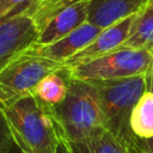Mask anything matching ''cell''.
<instances>
[{
    "instance_id": "obj_1",
    "label": "cell",
    "mask_w": 153,
    "mask_h": 153,
    "mask_svg": "<svg viewBox=\"0 0 153 153\" xmlns=\"http://www.w3.org/2000/svg\"><path fill=\"white\" fill-rule=\"evenodd\" d=\"M0 108L13 141L26 153H59L61 131L51 105L31 93Z\"/></svg>"
},
{
    "instance_id": "obj_2",
    "label": "cell",
    "mask_w": 153,
    "mask_h": 153,
    "mask_svg": "<svg viewBox=\"0 0 153 153\" xmlns=\"http://www.w3.org/2000/svg\"><path fill=\"white\" fill-rule=\"evenodd\" d=\"M88 82L97 91L104 128L130 149L137 141L130 128V116L136 103L146 92L145 75Z\"/></svg>"
},
{
    "instance_id": "obj_3",
    "label": "cell",
    "mask_w": 153,
    "mask_h": 153,
    "mask_svg": "<svg viewBox=\"0 0 153 153\" xmlns=\"http://www.w3.org/2000/svg\"><path fill=\"white\" fill-rule=\"evenodd\" d=\"M53 109L61 135L69 141L81 140L105 129L97 91L88 81L72 78L66 98Z\"/></svg>"
},
{
    "instance_id": "obj_4",
    "label": "cell",
    "mask_w": 153,
    "mask_h": 153,
    "mask_svg": "<svg viewBox=\"0 0 153 153\" xmlns=\"http://www.w3.org/2000/svg\"><path fill=\"white\" fill-rule=\"evenodd\" d=\"M152 61L153 53L149 50L120 47L100 57L68 68L73 79L104 81L145 75Z\"/></svg>"
},
{
    "instance_id": "obj_5",
    "label": "cell",
    "mask_w": 153,
    "mask_h": 153,
    "mask_svg": "<svg viewBox=\"0 0 153 153\" xmlns=\"http://www.w3.org/2000/svg\"><path fill=\"white\" fill-rule=\"evenodd\" d=\"M65 66L61 62L32 54L27 49L0 71V106L31 94L49 73Z\"/></svg>"
},
{
    "instance_id": "obj_6",
    "label": "cell",
    "mask_w": 153,
    "mask_h": 153,
    "mask_svg": "<svg viewBox=\"0 0 153 153\" xmlns=\"http://www.w3.org/2000/svg\"><path fill=\"white\" fill-rule=\"evenodd\" d=\"M38 33V29L29 14L0 19V71L33 45Z\"/></svg>"
},
{
    "instance_id": "obj_7",
    "label": "cell",
    "mask_w": 153,
    "mask_h": 153,
    "mask_svg": "<svg viewBox=\"0 0 153 153\" xmlns=\"http://www.w3.org/2000/svg\"><path fill=\"white\" fill-rule=\"evenodd\" d=\"M100 31V27L90 22H86L59 41L44 45L33 44L27 49V51L65 65L66 61L87 47Z\"/></svg>"
},
{
    "instance_id": "obj_8",
    "label": "cell",
    "mask_w": 153,
    "mask_h": 153,
    "mask_svg": "<svg viewBox=\"0 0 153 153\" xmlns=\"http://www.w3.org/2000/svg\"><path fill=\"white\" fill-rule=\"evenodd\" d=\"M136 14L129 16L122 20L116 22L115 24L102 29V31L96 36V38L82 50H80L78 54H75L73 57H71L68 61L65 62V66L67 67H74L76 65H80L82 62L91 61L93 59L100 57L120 47L126 42L128 38L131 24L134 22Z\"/></svg>"
},
{
    "instance_id": "obj_9",
    "label": "cell",
    "mask_w": 153,
    "mask_h": 153,
    "mask_svg": "<svg viewBox=\"0 0 153 153\" xmlns=\"http://www.w3.org/2000/svg\"><path fill=\"white\" fill-rule=\"evenodd\" d=\"M88 1L79 0L51 16L42 26L35 44L44 45L59 41L87 22Z\"/></svg>"
},
{
    "instance_id": "obj_10",
    "label": "cell",
    "mask_w": 153,
    "mask_h": 153,
    "mask_svg": "<svg viewBox=\"0 0 153 153\" xmlns=\"http://www.w3.org/2000/svg\"><path fill=\"white\" fill-rule=\"evenodd\" d=\"M87 22L104 29L136 14L149 0H87Z\"/></svg>"
},
{
    "instance_id": "obj_11",
    "label": "cell",
    "mask_w": 153,
    "mask_h": 153,
    "mask_svg": "<svg viewBox=\"0 0 153 153\" xmlns=\"http://www.w3.org/2000/svg\"><path fill=\"white\" fill-rule=\"evenodd\" d=\"M59 153H129V148L109 130L103 129L76 141H69L61 135Z\"/></svg>"
},
{
    "instance_id": "obj_12",
    "label": "cell",
    "mask_w": 153,
    "mask_h": 153,
    "mask_svg": "<svg viewBox=\"0 0 153 153\" xmlns=\"http://www.w3.org/2000/svg\"><path fill=\"white\" fill-rule=\"evenodd\" d=\"M71 79L69 68L67 66H62L61 68L45 75L36 85L32 94H35L43 103L56 106L66 98Z\"/></svg>"
},
{
    "instance_id": "obj_13",
    "label": "cell",
    "mask_w": 153,
    "mask_h": 153,
    "mask_svg": "<svg viewBox=\"0 0 153 153\" xmlns=\"http://www.w3.org/2000/svg\"><path fill=\"white\" fill-rule=\"evenodd\" d=\"M122 47L145 49L153 53V0H149L136 13L128 38Z\"/></svg>"
},
{
    "instance_id": "obj_14",
    "label": "cell",
    "mask_w": 153,
    "mask_h": 153,
    "mask_svg": "<svg viewBox=\"0 0 153 153\" xmlns=\"http://www.w3.org/2000/svg\"><path fill=\"white\" fill-rule=\"evenodd\" d=\"M130 128L137 139L153 137V93L145 92L136 103L131 116Z\"/></svg>"
},
{
    "instance_id": "obj_15",
    "label": "cell",
    "mask_w": 153,
    "mask_h": 153,
    "mask_svg": "<svg viewBox=\"0 0 153 153\" xmlns=\"http://www.w3.org/2000/svg\"><path fill=\"white\" fill-rule=\"evenodd\" d=\"M76 1H79V0H42L29 13V16L35 22V24L38 29V32H39L42 26L47 23V20L51 16H54L60 10L67 7V6H69Z\"/></svg>"
},
{
    "instance_id": "obj_16",
    "label": "cell",
    "mask_w": 153,
    "mask_h": 153,
    "mask_svg": "<svg viewBox=\"0 0 153 153\" xmlns=\"http://www.w3.org/2000/svg\"><path fill=\"white\" fill-rule=\"evenodd\" d=\"M42 0H0V19L29 14Z\"/></svg>"
},
{
    "instance_id": "obj_17",
    "label": "cell",
    "mask_w": 153,
    "mask_h": 153,
    "mask_svg": "<svg viewBox=\"0 0 153 153\" xmlns=\"http://www.w3.org/2000/svg\"><path fill=\"white\" fill-rule=\"evenodd\" d=\"M14 146V141L12 137V133L5 114L0 108V153L10 152Z\"/></svg>"
},
{
    "instance_id": "obj_18",
    "label": "cell",
    "mask_w": 153,
    "mask_h": 153,
    "mask_svg": "<svg viewBox=\"0 0 153 153\" xmlns=\"http://www.w3.org/2000/svg\"><path fill=\"white\" fill-rule=\"evenodd\" d=\"M145 82H146V91L153 93V61L145 74Z\"/></svg>"
},
{
    "instance_id": "obj_19",
    "label": "cell",
    "mask_w": 153,
    "mask_h": 153,
    "mask_svg": "<svg viewBox=\"0 0 153 153\" xmlns=\"http://www.w3.org/2000/svg\"><path fill=\"white\" fill-rule=\"evenodd\" d=\"M139 142H140L149 153H153V137H151V139H139Z\"/></svg>"
},
{
    "instance_id": "obj_20",
    "label": "cell",
    "mask_w": 153,
    "mask_h": 153,
    "mask_svg": "<svg viewBox=\"0 0 153 153\" xmlns=\"http://www.w3.org/2000/svg\"><path fill=\"white\" fill-rule=\"evenodd\" d=\"M129 153H149V152L139 142V139H137L135 146H133V147L129 149Z\"/></svg>"
},
{
    "instance_id": "obj_21",
    "label": "cell",
    "mask_w": 153,
    "mask_h": 153,
    "mask_svg": "<svg viewBox=\"0 0 153 153\" xmlns=\"http://www.w3.org/2000/svg\"><path fill=\"white\" fill-rule=\"evenodd\" d=\"M7 153H26L23 148H20L16 142H14V146H13V148L10 151V152H7Z\"/></svg>"
}]
</instances>
